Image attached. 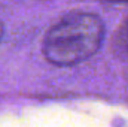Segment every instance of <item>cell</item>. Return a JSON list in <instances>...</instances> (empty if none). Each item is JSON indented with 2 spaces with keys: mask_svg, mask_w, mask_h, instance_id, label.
Wrapping results in <instances>:
<instances>
[{
  "mask_svg": "<svg viewBox=\"0 0 128 127\" xmlns=\"http://www.w3.org/2000/svg\"><path fill=\"white\" fill-rule=\"evenodd\" d=\"M104 24L100 17L88 12H73L52 26L43 39V55L55 66H74L100 49L104 39Z\"/></svg>",
  "mask_w": 128,
  "mask_h": 127,
  "instance_id": "6da1fadb",
  "label": "cell"
},
{
  "mask_svg": "<svg viewBox=\"0 0 128 127\" xmlns=\"http://www.w3.org/2000/svg\"><path fill=\"white\" fill-rule=\"evenodd\" d=\"M3 24H2V23H0V40H2V37H3Z\"/></svg>",
  "mask_w": 128,
  "mask_h": 127,
  "instance_id": "7a4b0ae2",
  "label": "cell"
},
{
  "mask_svg": "<svg viewBox=\"0 0 128 127\" xmlns=\"http://www.w3.org/2000/svg\"><path fill=\"white\" fill-rule=\"evenodd\" d=\"M127 46H128V33H127Z\"/></svg>",
  "mask_w": 128,
  "mask_h": 127,
  "instance_id": "3957f363",
  "label": "cell"
}]
</instances>
